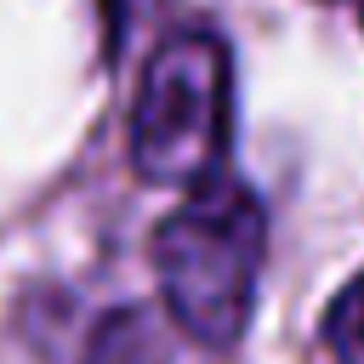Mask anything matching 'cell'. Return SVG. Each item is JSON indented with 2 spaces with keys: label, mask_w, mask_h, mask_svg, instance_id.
I'll return each instance as SVG.
<instances>
[{
  "label": "cell",
  "mask_w": 364,
  "mask_h": 364,
  "mask_svg": "<svg viewBox=\"0 0 364 364\" xmlns=\"http://www.w3.org/2000/svg\"><path fill=\"white\" fill-rule=\"evenodd\" d=\"M267 262V210L239 176H205L154 228V279L165 313L193 347H233L256 313Z\"/></svg>",
  "instance_id": "1"
},
{
  "label": "cell",
  "mask_w": 364,
  "mask_h": 364,
  "mask_svg": "<svg viewBox=\"0 0 364 364\" xmlns=\"http://www.w3.org/2000/svg\"><path fill=\"white\" fill-rule=\"evenodd\" d=\"M228 97L233 68L228 46L210 28H171L142 74L131 102V165L154 188H193L216 176L228 154Z\"/></svg>",
  "instance_id": "2"
},
{
  "label": "cell",
  "mask_w": 364,
  "mask_h": 364,
  "mask_svg": "<svg viewBox=\"0 0 364 364\" xmlns=\"http://www.w3.org/2000/svg\"><path fill=\"white\" fill-rule=\"evenodd\" d=\"M324 347L336 364H364V273H353L324 307Z\"/></svg>",
  "instance_id": "3"
},
{
  "label": "cell",
  "mask_w": 364,
  "mask_h": 364,
  "mask_svg": "<svg viewBox=\"0 0 364 364\" xmlns=\"http://www.w3.org/2000/svg\"><path fill=\"white\" fill-rule=\"evenodd\" d=\"M136 6H142V0H102V11H108V23H114V34L125 28V17H131Z\"/></svg>",
  "instance_id": "4"
}]
</instances>
